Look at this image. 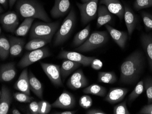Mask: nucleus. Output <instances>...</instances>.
<instances>
[{"instance_id":"4be33fe9","label":"nucleus","mask_w":152,"mask_h":114,"mask_svg":"<svg viewBox=\"0 0 152 114\" xmlns=\"http://www.w3.org/2000/svg\"><path fill=\"white\" fill-rule=\"evenodd\" d=\"M141 43L147 56L149 67L152 71V35L142 34L140 36Z\"/></svg>"},{"instance_id":"37998d69","label":"nucleus","mask_w":152,"mask_h":114,"mask_svg":"<svg viewBox=\"0 0 152 114\" xmlns=\"http://www.w3.org/2000/svg\"><path fill=\"white\" fill-rule=\"evenodd\" d=\"M87 114H106V113L101 110L97 109H92L87 110L86 112Z\"/></svg>"},{"instance_id":"7c9ffc66","label":"nucleus","mask_w":152,"mask_h":114,"mask_svg":"<svg viewBox=\"0 0 152 114\" xmlns=\"http://www.w3.org/2000/svg\"><path fill=\"white\" fill-rule=\"evenodd\" d=\"M10 54V44L8 41L4 36L0 38V58L2 60L7 58Z\"/></svg>"},{"instance_id":"f704fd0d","label":"nucleus","mask_w":152,"mask_h":114,"mask_svg":"<svg viewBox=\"0 0 152 114\" xmlns=\"http://www.w3.org/2000/svg\"><path fill=\"white\" fill-rule=\"evenodd\" d=\"M152 7V0H135L134 7L137 11Z\"/></svg>"},{"instance_id":"f3484780","label":"nucleus","mask_w":152,"mask_h":114,"mask_svg":"<svg viewBox=\"0 0 152 114\" xmlns=\"http://www.w3.org/2000/svg\"><path fill=\"white\" fill-rule=\"evenodd\" d=\"M12 100V95L10 89L2 86L0 92V114H7Z\"/></svg>"},{"instance_id":"09e8293b","label":"nucleus","mask_w":152,"mask_h":114,"mask_svg":"<svg viewBox=\"0 0 152 114\" xmlns=\"http://www.w3.org/2000/svg\"><path fill=\"white\" fill-rule=\"evenodd\" d=\"M83 3H86V2H88V1H91V0H81Z\"/></svg>"},{"instance_id":"2eb2a0df","label":"nucleus","mask_w":152,"mask_h":114,"mask_svg":"<svg viewBox=\"0 0 152 114\" xmlns=\"http://www.w3.org/2000/svg\"><path fill=\"white\" fill-rule=\"evenodd\" d=\"M105 28L108 34L118 46L122 49L125 48L128 40V33L118 30L108 24L105 25Z\"/></svg>"},{"instance_id":"c85d7f7f","label":"nucleus","mask_w":152,"mask_h":114,"mask_svg":"<svg viewBox=\"0 0 152 114\" xmlns=\"http://www.w3.org/2000/svg\"><path fill=\"white\" fill-rule=\"evenodd\" d=\"M51 41L41 38H34L29 41L25 46V48L27 51H31L42 48L46 44Z\"/></svg>"},{"instance_id":"f03ea898","label":"nucleus","mask_w":152,"mask_h":114,"mask_svg":"<svg viewBox=\"0 0 152 114\" xmlns=\"http://www.w3.org/2000/svg\"><path fill=\"white\" fill-rule=\"evenodd\" d=\"M16 7L19 14L25 18H33L46 23L51 22L42 5L36 0H18Z\"/></svg>"},{"instance_id":"e433bc0d","label":"nucleus","mask_w":152,"mask_h":114,"mask_svg":"<svg viewBox=\"0 0 152 114\" xmlns=\"http://www.w3.org/2000/svg\"><path fill=\"white\" fill-rule=\"evenodd\" d=\"M79 104L83 108L86 109L89 108L93 104L92 98L88 95L82 96L79 99Z\"/></svg>"},{"instance_id":"423d86ee","label":"nucleus","mask_w":152,"mask_h":114,"mask_svg":"<svg viewBox=\"0 0 152 114\" xmlns=\"http://www.w3.org/2000/svg\"><path fill=\"white\" fill-rule=\"evenodd\" d=\"M98 2L99 0H91L86 3H77L83 24L86 25L95 18L98 12Z\"/></svg>"},{"instance_id":"473e14b6","label":"nucleus","mask_w":152,"mask_h":114,"mask_svg":"<svg viewBox=\"0 0 152 114\" xmlns=\"http://www.w3.org/2000/svg\"><path fill=\"white\" fill-rule=\"evenodd\" d=\"M144 88L146 92L148 103H152V77H147L144 79Z\"/></svg>"},{"instance_id":"72a5a7b5","label":"nucleus","mask_w":152,"mask_h":114,"mask_svg":"<svg viewBox=\"0 0 152 114\" xmlns=\"http://www.w3.org/2000/svg\"><path fill=\"white\" fill-rule=\"evenodd\" d=\"M14 97L17 101L20 103H31L34 98L24 93L16 92L13 94Z\"/></svg>"},{"instance_id":"c9c22d12","label":"nucleus","mask_w":152,"mask_h":114,"mask_svg":"<svg viewBox=\"0 0 152 114\" xmlns=\"http://www.w3.org/2000/svg\"><path fill=\"white\" fill-rule=\"evenodd\" d=\"M113 113L114 114H130L127 106V99H125L123 102L114 106Z\"/></svg>"},{"instance_id":"b1692460","label":"nucleus","mask_w":152,"mask_h":114,"mask_svg":"<svg viewBox=\"0 0 152 114\" xmlns=\"http://www.w3.org/2000/svg\"><path fill=\"white\" fill-rule=\"evenodd\" d=\"M81 65H82L79 63L65 59L60 67L61 74L63 81H64L65 79L68 76L80 67Z\"/></svg>"},{"instance_id":"412c9836","label":"nucleus","mask_w":152,"mask_h":114,"mask_svg":"<svg viewBox=\"0 0 152 114\" xmlns=\"http://www.w3.org/2000/svg\"><path fill=\"white\" fill-rule=\"evenodd\" d=\"M113 17L106 7L104 5H100L98 10V19L96 26L101 28L103 25L110 23L112 21Z\"/></svg>"},{"instance_id":"79ce46f5","label":"nucleus","mask_w":152,"mask_h":114,"mask_svg":"<svg viewBox=\"0 0 152 114\" xmlns=\"http://www.w3.org/2000/svg\"><path fill=\"white\" fill-rule=\"evenodd\" d=\"M137 114H152V103L143 106Z\"/></svg>"},{"instance_id":"4c0bfd02","label":"nucleus","mask_w":152,"mask_h":114,"mask_svg":"<svg viewBox=\"0 0 152 114\" xmlns=\"http://www.w3.org/2000/svg\"><path fill=\"white\" fill-rule=\"evenodd\" d=\"M141 16L143 24L147 30H152V15L143 12L141 13Z\"/></svg>"},{"instance_id":"a878e982","label":"nucleus","mask_w":152,"mask_h":114,"mask_svg":"<svg viewBox=\"0 0 152 114\" xmlns=\"http://www.w3.org/2000/svg\"><path fill=\"white\" fill-rule=\"evenodd\" d=\"M91 30V25L89 24L83 29L77 33L74 36L73 41V45L76 47H78L85 42L89 36Z\"/></svg>"},{"instance_id":"de8ad7c7","label":"nucleus","mask_w":152,"mask_h":114,"mask_svg":"<svg viewBox=\"0 0 152 114\" xmlns=\"http://www.w3.org/2000/svg\"><path fill=\"white\" fill-rule=\"evenodd\" d=\"M12 113L13 114H21V113L17 109H13L12 110Z\"/></svg>"},{"instance_id":"7ed1b4c3","label":"nucleus","mask_w":152,"mask_h":114,"mask_svg":"<svg viewBox=\"0 0 152 114\" xmlns=\"http://www.w3.org/2000/svg\"><path fill=\"white\" fill-rule=\"evenodd\" d=\"M59 22L35 23L30 30L31 39L41 38L51 41L53 36L58 29Z\"/></svg>"},{"instance_id":"5701e85b","label":"nucleus","mask_w":152,"mask_h":114,"mask_svg":"<svg viewBox=\"0 0 152 114\" xmlns=\"http://www.w3.org/2000/svg\"><path fill=\"white\" fill-rule=\"evenodd\" d=\"M10 44V55L12 57L19 56L23 51L25 41L24 39L15 36L9 37Z\"/></svg>"},{"instance_id":"393cba45","label":"nucleus","mask_w":152,"mask_h":114,"mask_svg":"<svg viewBox=\"0 0 152 114\" xmlns=\"http://www.w3.org/2000/svg\"><path fill=\"white\" fill-rule=\"evenodd\" d=\"M29 79L31 91H32V92L39 98L42 99L43 98V87L42 84L31 70L29 73Z\"/></svg>"},{"instance_id":"6ab92c4d","label":"nucleus","mask_w":152,"mask_h":114,"mask_svg":"<svg viewBox=\"0 0 152 114\" xmlns=\"http://www.w3.org/2000/svg\"><path fill=\"white\" fill-rule=\"evenodd\" d=\"M17 74L14 62L1 65L0 68V80L1 82H9L15 78Z\"/></svg>"},{"instance_id":"aec40b11","label":"nucleus","mask_w":152,"mask_h":114,"mask_svg":"<svg viewBox=\"0 0 152 114\" xmlns=\"http://www.w3.org/2000/svg\"><path fill=\"white\" fill-rule=\"evenodd\" d=\"M124 7V19L128 30V34L129 36H131L136 26L137 22V18L132 10L130 9L128 6L125 5Z\"/></svg>"},{"instance_id":"2f4dec72","label":"nucleus","mask_w":152,"mask_h":114,"mask_svg":"<svg viewBox=\"0 0 152 114\" xmlns=\"http://www.w3.org/2000/svg\"><path fill=\"white\" fill-rule=\"evenodd\" d=\"M143 90H144V84H143V80H142L140 82H138L134 89L129 95L128 99V104L129 105H130L131 103H133L143 92Z\"/></svg>"},{"instance_id":"bb28decb","label":"nucleus","mask_w":152,"mask_h":114,"mask_svg":"<svg viewBox=\"0 0 152 114\" xmlns=\"http://www.w3.org/2000/svg\"><path fill=\"white\" fill-rule=\"evenodd\" d=\"M35 19L33 18H26L23 22L15 30V35L17 36H25L31 30L32 24Z\"/></svg>"},{"instance_id":"dca6fc26","label":"nucleus","mask_w":152,"mask_h":114,"mask_svg":"<svg viewBox=\"0 0 152 114\" xmlns=\"http://www.w3.org/2000/svg\"><path fill=\"white\" fill-rule=\"evenodd\" d=\"M100 4L106 6L112 14L116 15L120 20L124 18V7L119 0H100Z\"/></svg>"},{"instance_id":"1a4fd4ad","label":"nucleus","mask_w":152,"mask_h":114,"mask_svg":"<svg viewBox=\"0 0 152 114\" xmlns=\"http://www.w3.org/2000/svg\"><path fill=\"white\" fill-rule=\"evenodd\" d=\"M0 22L3 29L11 33L15 32L19 23L18 15L14 12H8L1 14Z\"/></svg>"},{"instance_id":"f8f14e48","label":"nucleus","mask_w":152,"mask_h":114,"mask_svg":"<svg viewBox=\"0 0 152 114\" xmlns=\"http://www.w3.org/2000/svg\"><path fill=\"white\" fill-rule=\"evenodd\" d=\"M76 103V99L73 95L66 91H64L52 104V106L54 108L69 109L74 108Z\"/></svg>"},{"instance_id":"20e7f679","label":"nucleus","mask_w":152,"mask_h":114,"mask_svg":"<svg viewBox=\"0 0 152 114\" xmlns=\"http://www.w3.org/2000/svg\"><path fill=\"white\" fill-rule=\"evenodd\" d=\"M109 38L107 31H95L90 35L84 43L77 47L75 50L82 52H91L104 45Z\"/></svg>"},{"instance_id":"a18cd8bd","label":"nucleus","mask_w":152,"mask_h":114,"mask_svg":"<svg viewBox=\"0 0 152 114\" xmlns=\"http://www.w3.org/2000/svg\"><path fill=\"white\" fill-rule=\"evenodd\" d=\"M9 0H0V3L5 9L8 8Z\"/></svg>"},{"instance_id":"c03bdc74","label":"nucleus","mask_w":152,"mask_h":114,"mask_svg":"<svg viewBox=\"0 0 152 114\" xmlns=\"http://www.w3.org/2000/svg\"><path fill=\"white\" fill-rule=\"evenodd\" d=\"M77 110H68V111H63V112H56L53 114H75L77 112Z\"/></svg>"},{"instance_id":"c756f323","label":"nucleus","mask_w":152,"mask_h":114,"mask_svg":"<svg viewBox=\"0 0 152 114\" xmlns=\"http://www.w3.org/2000/svg\"><path fill=\"white\" fill-rule=\"evenodd\" d=\"M98 81L102 83L113 84L117 81V77L115 73L110 72H99L98 74Z\"/></svg>"},{"instance_id":"0eeeda50","label":"nucleus","mask_w":152,"mask_h":114,"mask_svg":"<svg viewBox=\"0 0 152 114\" xmlns=\"http://www.w3.org/2000/svg\"><path fill=\"white\" fill-rule=\"evenodd\" d=\"M51 53L47 47H42L31 51L23 57L18 63V66L24 68L38 62L40 60L50 57Z\"/></svg>"},{"instance_id":"ea45409f","label":"nucleus","mask_w":152,"mask_h":114,"mask_svg":"<svg viewBox=\"0 0 152 114\" xmlns=\"http://www.w3.org/2000/svg\"><path fill=\"white\" fill-rule=\"evenodd\" d=\"M30 111L31 114H40V105L39 102H31L29 105Z\"/></svg>"},{"instance_id":"58836bf2","label":"nucleus","mask_w":152,"mask_h":114,"mask_svg":"<svg viewBox=\"0 0 152 114\" xmlns=\"http://www.w3.org/2000/svg\"><path fill=\"white\" fill-rule=\"evenodd\" d=\"M40 103V114H47L50 112L52 107V105L46 100H42L39 102Z\"/></svg>"},{"instance_id":"49530a36","label":"nucleus","mask_w":152,"mask_h":114,"mask_svg":"<svg viewBox=\"0 0 152 114\" xmlns=\"http://www.w3.org/2000/svg\"><path fill=\"white\" fill-rule=\"evenodd\" d=\"M17 0H9V5L10 8H12Z\"/></svg>"},{"instance_id":"a211bd4d","label":"nucleus","mask_w":152,"mask_h":114,"mask_svg":"<svg viewBox=\"0 0 152 114\" xmlns=\"http://www.w3.org/2000/svg\"><path fill=\"white\" fill-rule=\"evenodd\" d=\"M14 88L19 91L30 96L29 74L27 68L25 69L22 71L17 82L14 85Z\"/></svg>"},{"instance_id":"cd10ccee","label":"nucleus","mask_w":152,"mask_h":114,"mask_svg":"<svg viewBox=\"0 0 152 114\" xmlns=\"http://www.w3.org/2000/svg\"><path fill=\"white\" fill-rule=\"evenodd\" d=\"M87 94H92L101 97H104L106 95L107 89L104 87L96 84H93L87 87L83 90Z\"/></svg>"},{"instance_id":"ddd939ff","label":"nucleus","mask_w":152,"mask_h":114,"mask_svg":"<svg viewBox=\"0 0 152 114\" xmlns=\"http://www.w3.org/2000/svg\"><path fill=\"white\" fill-rule=\"evenodd\" d=\"M70 0H55L54 4L50 11L51 16L54 18L64 17L70 8Z\"/></svg>"},{"instance_id":"39448f33","label":"nucleus","mask_w":152,"mask_h":114,"mask_svg":"<svg viewBox=\"0 0 152 114\" xmlns=\"http://www.w3.org/2000/svg\"><path fill=\"white\" fill-rule=\"evenodd\" d=\"M76 21V14L75 11L72 8L64 20L60 28L56 33L54 43L55 46H59L66 41L74 28Z\"/></svg>"},{"instance_id":"4468645a","label":"nucleus","mask_w":152,"mask_h":114,"mask_svg":"<svg viewBox=\"0 0 152 114\" xmlns=\"http://www.w3.org/2000/svg\"><path fill=\"white\" fill-rule=\"evenodd\" d=\"M129 90L123 87H113L109 90L104 100L111 104H115L121 102L128 93Z\"/></svg>"},{"instance_id":"a19ab883","label":"nucleus","mask_w":152,"mask_h":114,"mask_svg":"<svg viewBox=\"0 0 152 114\" xmlns=\"http://www.w3.org/2000/svg\"><path fill=\"white\" fill-rule=\"evenodd\" d=\"M103 64L102 62L99 59L95 58L93 60L91 64V66L95 70H99L102 68Z\"/></svg>"},{"instance_id":"6e6552de","label":"nucleus","mask_w":152,"mask_h":114,"mask_svg":"<svg viewBox=\"0 0 152 114\" xmlns=\"http://www.w3.org/2000/svg\"><path fill=\"white\" fill-rule=\"evenodd\" d=\"M40 64L46 75L55 86H64L59 65L44 62H40Z\"/></svg>"},{"instance_id":"f257e3e1","label":"nucleus","mask_w":152,"mask_h":114,"mask_svg":"<svg viewBox=\"0 0 152 114\" xmlns=\"http://www.w3.org/2000/svg\"><path fill=\"white\" fill-rule=\"evenodd\" d=\"M145 58L143 52L137 50L125 58L120 67V82L125 85L134 84L144 70Z\"/></svg>"},{"instance_id":"9b49d317","label":"nucleus","mask_w":152,"mask_h":114,"mask_svg":"<svg viewBox=\"0 0 152 114\" xmlns=\"http://www.w3.org/2000/svg\"><path fill=\"white\" fill-rule=\"evenodd\" d=\"M88 84V79L84 75L82 69L77 70L67 81L66 85L72 90H77L84 88Z\"/></svg>"},{"instance_id":"9d476101","label":"nucleus","mask_w":152,"mask_h":114,"mask_svg":"<svg viewBox=\"0 0 152 114\" xmlns=\"http://www.w3.org/2000/svg\"><path fill=\"white\" fill-rule=\"evenodd\" d=\"M59 59L69 60L81 64L84 66L91 65L95 57H88L77 52H71L66 50L61 51L58 57Z\"/></svg>"}]
</instances>
